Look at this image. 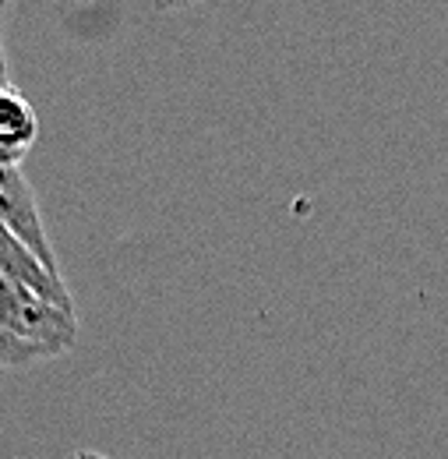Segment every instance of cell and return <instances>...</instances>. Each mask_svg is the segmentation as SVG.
Masks as SVG:
<instances>
[{"mask_svg":"<svg viewBox=\"0 0 448 459\" xmlns=\"http://www.w3.org/2000/svg\"><path fill=\"white\" fill-rule=\"evenodd\" d=\"M36 360H50L43 350H36V346L22 343V340H14V336H7V333H0V368H29V364H36Z\"/></svg>","mask_w":448,"mask_h":459,"instance_id":"cell-5","label":"cell"},{"mask_svg":"<svg viewBox=\"0 0 448 459\" xmlns=\"http://www.w3.org/2000/svg\"><path fill=\"white\" fill-rule=\"evenodd\" d=\"M74 459H110V456H103V453H92V449H78V453H74Z\"/></svg>","mask_w":448,"mask_h":459,"instance_id":"cell-8","label":"cell"},{"mask_svg":"<svg viewBox=\"0 0 448 459\" xmlns=\"http://www.w3.org/2000/svg\"><path fill=\"white\" fill-rule=\"evenodd\" d=\"M0 333L43 350L47 357H60L78 343V318L25 283L0 276Z\"/></svg>","mask_w":448,"mask_h":459,"instance_id":"cell-1","label":"cell"},{"mask_svg":"<svg viewBox=\"0 0 448 459\" xmlns=\"http://www.w3.org/2000/svg\"><path fill=\"white\" fill-rule=\"evenodd\" d=\"M187 4H194V0H156L159 11H177V7H187Z\"/></svg>","mask_w":448,"mask_h":459,"instance_id":"cell-6","label":"cell"},{"mask_svg":"<svg viewBox=\"0 0 448 459\" xmlns=\"http://www.w3.org/2000/svg\"><path fill=\"white\" fill-rule=\"evenodd\" d=\"M7 4H11V0H0V11H4V7H7Z\"/></svg>","mask_w":448,"mask_h":459,"instance_id":"cell-9","label":"cell"},{"mask_svg":"<svg viewBox=\"0 0 448 459\" xmlns=\"http://www.w3.org/2000/svg\"><path fill=\"white\" fill-rule=\"evenodd\" d=\"M0 223L11 230L54 276H60L56 251L50 244V233L43 227V212H39V202L32 195V184L25 180L22 167H14V163H0Z\"/></svg>","mask_w":448,"mask_h":459,"instance_id":"cell-2","label":"cell"},{"mask_svg":"<svg viewBox=\"0 0 448 459\" xmlns=\"http://www.w3.org/2000/svg\"><path fill=\"white\" fill-rule=\"evenodd\" d=\"M36 138H39V117L32 103L11 82H0V163L22 167Z\"/></svg>","mask_w":448,"mask_h":459,"instance_id":"cell-4","label":"cell"},{"mask_svg":"<svg viewBox=\"0 0 448 459\" xmlns=\"http://www.w3.org/2000/svg\"><path fill=\"white\" fill-rule=\"evenodd\" d=\"M0 22H4V11H0ZM0 82H7V57H4V32H0Z\"/></svg>","mask_w":448,"mask_h":459,"instance_id":"cell-7","label":"cell"},{"mask_svg":"<svg viewBox=\"0 0 448 459\" xmlns=\"http://www.w3.org/2000/svg\"><path fill=\"white\" fill-rule=\"evenodd\" d=\"M0 276H7L14 283H25L29 290H36L39 297H47V300H54L60 307L74 311V300H71V293L64 287V280L54 276L4 223H0Z\"/></svg>","mask_w":448,"mask_h":459,"instance_id":"cell-3","label":"cell"}]
</instances>
